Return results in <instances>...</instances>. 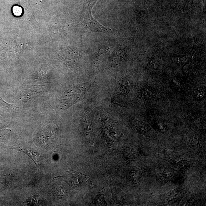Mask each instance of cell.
Here are the masks:
<instances>
[{"mask_svg":"<svg viewBox=\"0 0 206 206\" xmlns=\"http://www.w3.org/2000/svg\"><path fill=\"white\" fill-rule=\"evenodd\" d=\"M98 0H87L81 14V19L86 26L94 32H107L110 29L102 25L92 15V8Z\"/></svg>","mask_w":206,"mask_h":206,"instance_id":"cell-1","label":"cell"},{"mask_svg":"<svg viewBox=\"0 0 206 206\" xmlns=\"http://www.w3.org/2000/svg\"><path fill=\"white\" fill-rule=\"evenodd\" d=\"M138 128L141 133L147 135L149 132V128L146 124L144 123H140L138 125Z\"/></svg>","mask_w":206,"mask_h":206,"instance_id":"cell-7","label":"cell"},{"mask_svg":"<svg viewBox=\"0 0 206 206\" xmlns=\"http://www.w3.org/2000/svg\"><path fill=\"white\" fill-rule=\"evenodd\" d=\"M143 95L145 98L147 100H150L153 96V92L150 87L146 86L143 91Z\"/></svg>","mask_w":206,"mask_h":206,"instance_id":"cell-6","label":"cell"},{"mask_svg":"<svg viewBox=\"0 0 206 206\" xmlns=\"http://www.w3.org/2000/svg\"><path fill=\"white\" fill-rule=\"evenodd\" d=\"M67 178L69 185L75 189L82 190L86 187L92 188V182L90 178L82 173L70 171Z\"/></svg>","mask_w":206,"mask_h":206,"instance_id":"cell-2","label":"cell"},{"mask_svg":"<svg viewBox=\"0 0 206 206\" xmlns=\"http://www.w3.org/2000/svg\"><path fill=\"white\" fill-rule=\"evenodd\" d=\"M20 150L22 152H24L27 154L32 159V160L35 163L37 166L38 165V163H39L40 161L39 156V155L35 153V152H32V151L28 150L22 149L21 148H20Z\"/></svg>","mask_w":206,"mask_h":206,"instance_id":"cell-3","label":"cell"},{"mask_svg":"<svg viewBox=\"0 0 206 206\" xmlns=\"http://www.w3.org/2000/svg\"><path fill=\"white\" fill-rule=\"evenodd\" d=\"M97 197L96 198L95 201L97 204L101 205H105L107 203L105 202L104 199V191L103 190H101L100 192H99Z\"/></svg>","mask_w":206,"mask_h":206,"instance_id":"cell-4","label":"cell"},{"mask_svg":"<svg viewBox=\"0 0 206 206\" xmlns=\"http://www.w3.org/2000/svg\"><path fill=\"white\" fill-rule=\"evenodd\" d=\"M12 12L13 14L16 16H19L23 13V10L22 7L18 6H14L12 8Z\"/></svg>","mask_w":206,"mask_h":206,"instance_id":"cell-8","label":"cell"},{"mask_svg":"<svg viewBox=\"0 0 206 206\" xmlns=\"http://www.w3.org/2000/svg\"><path fill=\"white\" fill-rule=\"evenodd\" d=\"M162 176L165 179H168L171 177V173L168 171H164L162 173Z\"/></svg>","mask_w":206,"mask_h":206,"instance_id":"cell-9","label":"cell"},{"mask_svg":"<svg viewBox=\"0 0 206 206\" xmlns=\"http://www.w3.org/2000/svg\"><path fill=\"white\" fill-rule=\"evenodd\" d=\"M189 146L191 148L195 150L198 149L200 146L199 140L196 138H193L190 140Z\"/></svg>","mask_w":206,"mask_h":206,"instance_id":"cell-5","label":"cell"}]
</instances>
